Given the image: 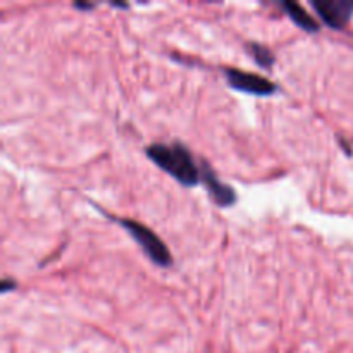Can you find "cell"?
<instances>
[{
    "label": "cell",
    "mask_w": 353,
    "mask_h": 353,
    "mask_svg": "<svg viewBox=\"0 0 353 353\" xmlns=\"http://www.w3.org/2000/svg\"><path fill=\"white\" fill-rule=\"evenodd\" d=\"M147 157L154 161L162 171L171 174L183 186H195L202 179L200 168L193 161V155L188 148L179 141L171 145L154 143L147 147Z\"/></svg>",
    "instance_id": "6da1fadb"
},
{
    "label": "cell",
    "mask_w": 353,
    "mask_h": 353,
    "mask_svg": "<svg viewBox=\"0 0 353 353\" xmlns=\"http://www.w3.org/2000/svg\"><path fill=\"white\" fill-rule=\"evenodd\" d=\"M281 7L286 10L290 19H292L296 26L302 28L303 31H307V33H316V31H319V23H317L300 3L292 2V0H285V2H281Z\"/></svg>",
    "instance_id": "8992f818"
},
{
    "label": "cell",
    "mask_w": 353,
    "mask_h": 353,
    "mask_svg": "<svg viewBox=\"0 0 353 353\" xmlns=\"http://www.w3.org/2000/svg\"><path fill=\"white\" fill-rule=\"evenodd\" d=\"M74 7H76V9H85V10H88V9H92L93 3H88V2H74Z\"/></svg>",
    "instance_id": "9c48e42d"
},
{
    "label": "cell",
    "mask_w": 353,
    "mask_h": 353,
    "mask_svg": "<svg viewBox=\"0 0 353 353\" xmlns=\"http://www.w3.org/2000/svg\"><path fill=\"white\" fill-rule=\"evenodd\" d=\"M224 74H226V79L231 88L238 90V92L265 97L272 95L278 90V86L274 83L269 81L264 76L255 74V72H245L236 68H226L224 69Z\"/></svg>",
    "instance_id": "3957f363"
},
{
    "label": "cell",
    "mask_w": 353,
    "mask_h": 353,
    "mask_svg": "<svg viewBox=\"0 0 353 353\" xmlns=\"http://www.w3.org/2000/svg\"><path fill=\"white\" fill-rule=\"evenodd\" d=\"M312 7L333 30H343L353 14V0H312Z\"/></svg>",
    "instance_id": "277c9868"
},
{
    "label": "cell",
    "mask_w": 353,
    "mask_h": 353,
    "mask_svg": "<svg viewBox=\"0 0 353 353\" xmlns=\"http://www.w3.org/2000/svg\"><path fill=\"white\" fill-rule=\"evenodd\" d=\"M200 172H202V181L205 183L207 190H209L210 199H212L217 205L230 207L236 202V193H234V190L230 188L228 185H224L207 162H203L202 168H200Z\"/></svg>",
    "instance_id": "5b68a950"
},
{
    "label": "cell",
    "mask_w": 353,
    "mask_h": 353,
    "mask_svg": "<svg viewBox=\"0 0 353 353\" xmlns=\"http://www.w3.org/2000/svg\"><path fill=\"white\" fill-rule=\"evenodd\" d=\"M248 48H250L252 55H254L255 62H257L259 65H262V68L265 69L272 68V64H274V55L271 54V50H269L268 47L259 43H250L248 45Z\"/></svg>",
    "instance_id": "52a82bcc"
},
{
    "label": "cell",
    "mask_w": 353,
    "mask_h": 353,
    "mask_svg": "<svg viewBox=\"0 0 353 353\" xmlns=\"http://www.w3.org/2000/svg\"><path fill=\"white\" fill-rule=\"evenodd\" d=\"M14 288H16V283L9 281V279H3L2 286H0V290H2V293L10 292V290H14Z\"/></svg>",
    "instance_id": "ba28073f"
},
{
    "label": "cell",
    "mask_w": 353,
    "mask_h": 353,
    "mask_svg": "<svg viewBox=\"0 0 353 353\" xmlns=\"http://www.w3.org/2000/svg\"><path fill=\"white\" fill-rule=\"evenodd\" d=\"M117 223L131 234V238L140 245L143 254L147 255L155 265L169 268V265L172 264V255L171 252H169V248L165 247L164 241H162L150 228H147L145 224L133 219H117Z\"/></svg>",
    "instance_id": "7a4b0ae2"
}]
</instances>
